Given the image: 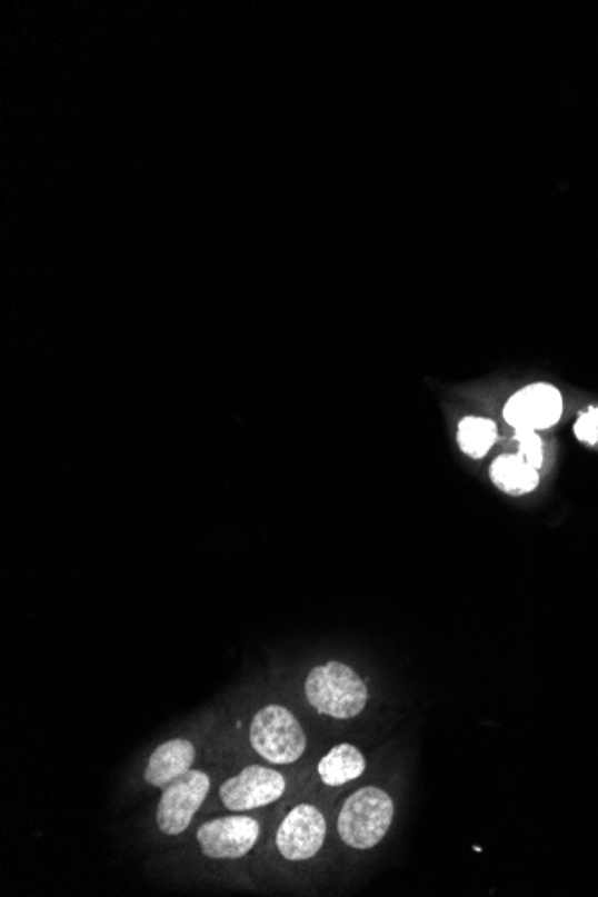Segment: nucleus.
Masks as SVG:
<instances>
[{"label": "nucleus", "instance_id": "nucleus-1", "mask_svg": "<svg viewBox=\"0 0 598 897\" xmlns=\"http://www.w3.org/2000/svg\"><path fill=\"white\" fill-rule=\"evenodd\" d=\"M305 695L312 708L331 718H353L368 705V686L345 662L319 665L305 681Z\"/></svg>", "mask_w": 598, "mask_h": 897}, {"label": "nucleus", "instance_id": "nucleus-2", "mask_svg": "<svg viewBox=\"0 0 598 897\" xmlns=\"http://www.w3.org/2000/svg\"><path fill=\"white\" fill-rule=\"evenodd\" d=\"M392 817L395 805L389 794L377 787H363L346 799L337 829L342 843L363 851L382 843Z\"/></svg>", "mask_w": 598, "mask_h": 897}, {"label": "nucleus", "instance_id": "nucleus-3", "mask_svg": "<svg viewBox=\"0 0 598 897\" xmlns=\"http://www.w3.org/2000/svg\"><path fill=\"white\" fill-rule=\"evenodd\" d=\"M249 740L258 755L269 764L289 765L298 761L307 749L303 727L292 711L283 706H266L253 717Z\"/></svg>", "mask_w": 598, "mask_h": 897}, {"label": "nucleus", "instance_id": "nucleus-4", "mask_svg": "<svg viewBox=\"0 0 598 897\" xmlns=\"http://www.w3.org/2000/svg\"><path fill=\"white\" fill-rule=\"evenodd\" d=\"M208 791L210 778L201 770L190 769L166 785L157 810V824L161 834L167 837L183 834L207 799Z\"/></svg>", "mask_w": 598, "mask_h": 897}, {"label": "nucleus", "instance_id": "nucleus-5", "mask_svg": "<svg viewBox=\"0 0 598 897\" xmlns=\"http://www.w3.org/2000/svg\"><path fill=\"white\" fill-rule=\"evenodd\" d=\"M286 778L278 770L251 765L219 788L222 805L231 811H248L278 801L286 791Z\"/></svg>", "mask_w": 598, "mask_h": 897}, {"label": "nucleus", "instance_id": "nucleus-6", "mask_svg": "<svg viewBox=\"0 0 598 897\" xmlns=\"http://www.w3.org/2000/svg\"><path fill=\"white\" fill-rule=\"evenodd\" d=\"M260 834L257 820L246 815H233L208 820L198 829V843L208 858L237 860L253 849Z\"/></svg>", "mask_w": 598, "mask_h": 897}, {"label": "nucleus", "instance_id": "nucleus-7", "mask_svg": "<svg viewBox=\"0 0 598 897\" xmlns=\"http://www.w3.org/2000/svg\"><path fill=\"white\" fill-rule=\"evenodd\" d=\"M327 837V820L312 805H299L281 820L277 834L278 851L290 861L310 860L318 855Z\"/></svg>", "mask_w": 598, "mask_h": 897}, {"label": "nucleus", "instance_id": "nucleus-8", "mask_svg": "<svg viewBox=\"0 0 598 897\" xmlns=\"http://www.w3.org/2000/svg\"><path fill=\"white\" fill-rule=\"evenodd\" d=\"M562 396L548 383H532L507 401L504 418L512 428L545 430L561 419Z\"/></svg>", "mask_w": 598, "mask_h": 897}, {"label": "nucleus", "instance_id": "nucleus-9", "mask_svg": "<svg viewBox=\"0 0 598 897\" xmlns=\"http://www.w3.org/2000/svg\"><path fill=\"white\" fill-rule=\"evenodd\" d=\"M193 759L196 747L192 746V741L185 738L166 741L149 758L143 779L152 787L166 788L172 779L189 773Z\"/></svg>", "mask_w": 598, "mask_h": 897}, {"label": "nucleus", "instance_id": "nucleus-10", "mask_svg": "<svg viewBox=\"0 0 598 897\" xmlns=\"http://www.w3.org/2000/svg\"><path fill=\"white\" fill-rule=\"evenodd\" d=\"M491 480L500 491L520 497L525 492L535 491L539 484V474L520 456H500L491 465Z\"/></svg>", "mask_w": 598, "mask_h": 897}, {"label": "nucleus", "instance_id": "nucleus-11", "mask_svg": "<svg viewBox=\"0 0 598 897\" xmlns=\"http://www.w3.org/2000/svg\"><path fill=\"white\" fill-rule=\"evenodd\" d=\"M366 770V758L351 744H341L319 761L318 773L328 787H341L345 783L360 778Z\"/></svg>", "mask_w": 598, "mask_h": 897}, {"label": "nucleus", "instance_id": "nucleus-12", "mask_svg": "<svg viewBox=\"0 0 598 897\" xmlns=\"http://www.w3.org/2000/svg\"><path fill=\"white\" fill-rule=\"evenodd\" d=\"M498 432L495 421L479 416L465 418L457 428V442L460 450L471 459H482L486 457L492 445L497 441Z\"/></svg>", "mask_w": 598, "mask_h": 897}, {"label": "nucleus", "instance_id": "nucleus-13", "mask_svg": "<svg viewBox=\"0 0 598 897\" xmlns=\"http://www.w3.org/2000/svg\"><path fill=\"white\" fill-rule=\"evenodd\" d=\"M516 441L520 442V454L530 466H535L539 470L545 462L544 441L539 438L536 430H527V428H518L516 430Z\"/></svg>", "mask_w": 598, "mask_h": 897}, {"label": "nucleus", "instance_id": "nucleus-14", "mask_svg": "<svg viewBox=\"0 0 598 897\" xmlns=\"http://www.w3.org/2000/svg\"><path fill=\"white\" fill-rule=\"evenodd\" d=\"M574 432L579 441L591 445V447L598 445V407H589L577 418Z\"/></svg>", "mask_w": 598, "mask_h": 897}]
</instances>
